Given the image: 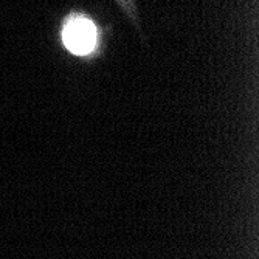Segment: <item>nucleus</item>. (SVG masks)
<instances>
[{
  "label": "nucleus",
  "mask_w": 259,
  "mask_h": 259,
  "mask_svg": "<svg viewBox=\"0 0 259 259\" xmlns=\"http://www.w3.org/2000/svg\"><path fill=\"white\" fill-rule=\"evenodd\" d=\"M64 44L76 55H85L95 44V28L84 17H73L64 28Z\"/></svg>",
  "instance_id": "1"
}]
</instances>
